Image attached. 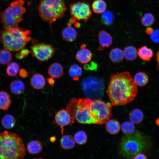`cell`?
Returning a JSON list of instances; mask_svg holds the SVG:
<instances>
[{
	"mask_svg": "<svg viewBox=\"0 0 159 159\" xmlns=\"http://www.w3.org/2000/svg\"><path fill=\"white\" fill-rule=\"evenodd\" d=\"M106 92L112 106L122 105L132 101L138 90L130 73L124 72L111 75Z\"/></svg>",
	"mask_w": 159,
	"mask_h": 159,
	"instance_id": "1",
	"label": "cell"
},
{
	"mask_svg": "<svg viewBox=\"0 0 159 159\" xmlns=\"http://www.w3.org/2000/svg\"><path fill=\"white\" fill-rule=\"evenodd\" d=\"M25 154L24 145L18 135L6 131L0 133V159H22Z\"/></svg>",
	"mask_w": 159,
	"mask_h": 159,
	"instance_id": "2",
	"label": "cell"
},
{
	"mask_svg": "<svg viewBox=\"0 0 159 159\" xmlns=\"http://www.w3.org/2000/svg\"><path fill=\"white\" fill-rule=\"evenodd\" d=\"M30 30L18 26L4 29L1 32L0 41L4 48L18 52L24 49L31 40Z\"/></svg>",
	"mask_w": 159,
	"mask_h": 159,
	"instance_id": "3",
	"label": "cell"
},
{
	"mask_svg": "<svg viewBox=\"0 0 159 159\" xmlns=\"http://www.w3.org/2000/svg\"><path fill=\"white\" fill-rule=\"evenodd\" d=\"M92 100L89 98L71 99L66 110L78 122L84 124H96L91 112L90 104Z\"/></svg>",
	"mask_w": 159,
	"mask_h": 159,
	"instance_id": "4",
	"label": "cell"
},
{
	"mask_svg": "<svg viewBox=\"0 0 159 159\" xmlns=\"http://www.w3.org/2000/svg\"><path fill=\"white\" fill-rule=\"evenodd\" d=\"M146 145L144 136L136 130L132 134L125 135L123 137L120 144L119 152L125 158H133L145 149Z\"/></svg>",
	"mask_w": 159,
	"mask_h": 159,
	"instance_id": "5",
	"label": "cell"
},
{
	"mask_svg": "<svg viewBox=\"0 0 159 159\" xmlns=\"http://www.w3.org/2000/svg\"><path fill=\"white\" fill-rule=\"evenodd\" d=\"M37 9L41 19L51 27L53 22L64 16L67 8L64 0H41Z\"/></svg>",
	"mask_w": 159,
	"mask_h": 159,
	"instance_id": "6",
	"label": "cell"
},
{
	"mask_svg": "<svg viewBox=\"0 0 159 159\" xmlns=\"http://www.w3.org/2000/svg\"><path fill=\"white\" fill-rule=\"evenodd\" d=\"M23 0L12 2L7 8L0 13L1 21L4 29L18 26L23 20V16L26 11Z\"/></svg>",
	"mask_w": 159,
	"mask_h": 159,
	"instance_id": "7",
	"label": "cell"
},
{
	"mask_svg": "<svg viewBox=\"0 0 159 159\" xmlns=\"http://www.w3.org/2000/svg\"><path fill=\"white\" fill-rule=\"evenodd\" d=\"M112 106L111 103L106 102L101 99L92 100L90 107L96 124H105L110 119L112 115Z\"/></svg>",
	"mask_w": 159,
	"mask_h": 159,
	"instance_id": "8",
	"label": "cell"
},
{
	"mask_svg": "<svg viewBox=\"0 0 159 159\" xmlns=\"http://www.w3.org/2000/svg\"><path fill=\"white\" fill-rule=\"evenodd\" d=\"M104 82L101 78L89 77L82 80L81 85L86 95L94 99H98L103 95Z\"/></svg>",
	"mask_w": 159,
	"mask_h": 159,
	"instance_id": "9",
	"label": "cell"
},
{
	"mask_svg": "<svg viewBox=\"0 0 159 159\" xmlns=\"http://www.w3.org/2000/svg\"><path fill=\"white\" fill-rule=\"evenodd\" d=\"M70 12L71 18L69 23L71 24L74 23L77 20L86 21L92 14L89 4L85 1H79L71 4Z\"/></svg>",
	"mask_w": 159,
	"mask_h": 159,
	"instance_id": "10",
	"label": "cell"
},
{
	"mask_svg": "<svg viewBox=\"0 0 159 159\" xmlns=\"http://www.w3.org/2000/svg\"><path fill=\"white\" fill-rule=\"evenodd\" d=\"M29 53L40 61H47L54 54L56 49L52 45L44 43L33 44L31 47Z\"/></svg>",
	"mask_w": 159,
	"mask_h": 159,
	"instance_id": "11",
	"label": "cell"
},
{
	"mask_svg": "<svg viewBox=\"0 0 159 159\" xmlns=\"http://www.w3.org/2000/svg\"><path fill=\"white\" fill-rule=\"evenodd\" d=\"M54 122L60 127L61 132L63 134L64 127L69 125H71L74 122V119L70 114L64 109L59 111L55 116Z\"/></svg>",
	"mask_w": 159,
	"mask_h": 159,
	"instance_id": "12",
	"label": "cell"
},
{
	"mask_svg": "<svg viewBox=\"0 0 159 159\" xmlns=\"http://www.w3.org/2000/svg\"><path fill=\"white\" fill-rule=\"evenodd\" d=\"M98 37L100 46L97 49L100 51L102 50L105 47H108L112 43L111 36L105 31L102 30L100 32Z\"/></svg>",
	"mask_w": 159,
	"mask_h": 159,
	"instance_id": "13",
	"label": "cell"
},
{
	"mask_svg": "<svg viewBox=\"0 0 159 159\" xmlns=\"http://www.w3.org/2000/svg\"><path fill=\"white\" fill-rule=\"evenodd\" d=\"M86 45L83 44L81 46V49L77 52L76 57L80 62L83 64L89 62L92 58V54L91 51L85 48Z\"/></svg>",
	"mask_w": 159,
	"mask_h": 159,
	"instance_id": "14",
	"label": "cell"
},
{
	"mask_svg": "<svg viewBox=\"0 0 159 159\" xmlns=\"http://www.w3.org/2000/svg\"><path fill=\"white\" fill-rule=\"evenodd\" d=\"M71 24L68 23L67 26L62 31V35L63 39L67 42H72L77 37L76 30L71 26Z\"/></svg>",
	"mask_w": 159,
	"mask_h": 159,
	"instance_id": "15",
	"label": "cell"
},
{
	"mask_svg": "<svg viewBox=\"0 0 159 159\" xmlns=\"http://www.w3.org/2000/svg\"><path fill=\"white\" fill-rule=\"evenodd\" d=\"M48 73L52 78H58L62 77L63 73L62 66L57 62L52 64L48 69Z\"/></svg>",
	"mask_w": 159,
	"mask_h": 159,
	"instance_id": "16",
	"label": "cell"
},
{
	"mask_svg": "<svg viewBox=\"0 0 159 159\" xmlns=\"http://www.w3.org/2000/svg\"><path fill=\"white\" fill-rule=\"evenodd\" d=\"M31 86L36 89H40L43 88L46 84V80L44 77L39 74H36L32 77L30 81Z\"/></svg>",
	"mask_w": 159,
	"mask_h": 159,
	"instance_id": "17",
	"label": "cell"
},
{
	"mask_svg": "<svg viewBox=\"0 0 159 159\" xmlns=\"http://www.w3.org/2000/svg\"><path fill=\"white\" fill-rule=\"evenodd\" d=\"M11 92L15 95H19L24 91L25 86L24 83L19 80H14L11 82L9 85Z\"/></svg>",
	"mask_w": 159,
	"mask_h": 159,
	"instance_id": "18",
	"label": "cell"
},
{
	"mask_svg": "<svg viewBox=\"0 0 159 159\" xmlns=\"http://www.w3.org/2000/svg\"><path fill=\"white\" fill-rule=\"evenodd\" d=\"M75 144L74 137L71 135H63L60 140L61 147L65 150L70 149L73 148Z\"/></svg>",
	"mask_w": 159,
	"mask_h": 159,
	"instance_id": "19",
	"label": "cell"
},
{
	"mask_svg": "<svg viewBox=\"0 0 159 159\" xmlns=\"http://www.w3.org/2000/svg\"><path fill=\"white\" fill-rule=\"evenodd\" d=\"M105 123L106 130L109 133L111 134H115L120 131V125L119 122L116 120H109Z\"/></svg>",
	"mask_w": 159,
	"mask_h": 159,
	"instance_id": "20",
	"label": "cell"
},
{
	"mask_svg": "<svg viewBox=\"0 0 159 159\" xmlns=\"http://www.w3.org/2000/svg\"><path fill=\"white\" fill-rule=\"evenodd\" d=\"M11 103L9 95L6 92L0 91V109L6 110L9 108Z\"/></svg>",
	"mask_w": 159,
	"mask_h": 159,
	"instance_id": "21",
	"label": "cell"
},
{
	"mask_svg": "<svg viewBox=\"0 0 159 159\" xmlns=\"http://www.w3.org/2000/svg\"><path fill=\"white\" fill-rule=\"evenodd\" d=\"M153 55L152 50L145 46L140 48L138 50V55L140 58L145 61H150Z\"/></svg>",
	"mask_w": 159,
	"mask_h": 159,
	"instance_id": "22",
	"label": "cell"
},
{
	"mask_svg": "<svg viewBox=\"0 0 159 159\" xmlns=\"http://www.w3.org/2000/svg\"><path fill=\"white\" fill-rule=\"evenodd\" d=\"M27 150L30 154H37L42 150V145L41 142L38 140H32L28 144Z\"/></svg>",
	"mask_w": 159,
	"mask_h": 159,
	"instance_id": "23",
	"label": "cell"
},
{
	"mask_svg": "<svg viewBox=\"0 0 159 159\" xmlns=\"http://www.w3.org/2000/svg\"><path fill=\"white\" fill-rule=\"evenodd\" d=\"M144 115L143 112L140 109H135L132 110L129 113V119L134 124H138L143 120Z\"/></svg>",
	"mask_w": 159,
	"mask_h": 159,
	"instance_id": "24",
	"label": "cell"
},
{
	"mask_svg": "<svg viewBox=\"0 0 159 159\" xmlns=\"http://www.w3.org/2000/svg\"><path fill=\"white\" fill-rule=\"evenodd\" d=\"M123 53L125 59L129 61L134 60L138 56V50L135 47L131 46L126 47L124 49Z\"/></svg>",
	"mask_w": 159,
	"mask_h": 159,
	"instance_id": "25",
	"label": "cell"
},
{
	"mask_svg": "<svg viewBox=\"0 0 159 159\" xmlns=\"http://www.w3.org/2000/svg\"><path fill=\"white\" fill-rule=\"evenodd\" d=\"M124 57L123 51L118 48L112 49L110 52L109 57L114 62H118L122 61Z\"/></svg>",
	"mask_w": 159,
	"mask_h": 159,
	"instance_id": "26",
	"label": "cell"
},
{
	"mask_svg": "<svg viewBox=\"0 0 159 159\" xmlns=\"http://www.w3.org/2000/svg\"><path fill=\"white\" fill-rule=\"evenodd\" d=\"M134 80L137 86L143 87L148 83L149 77L145 73L140 72L137 73L134 77Z\"/></svg>",
	"mask_w": 159,
	"mask_h": 159,
	"instance_id": "27",
	"label": "cell"
},
{
	"mask_svg": "<svg viewBox=\"0 0 159 159\" xmlns=\"http://www.w3.org/2000/svg\"><path fill=\"white\" fill-rule=\"evenodd\" d=\"M1 123L3 126L7 129H10L13 128L16 123L15 118L10 114H6L2 118Z\"/></svg>",
	"mask_w": 159,
	"mask_h": 159,
	"instance_id": "28",
	"label": "cell"
},
{
	"mask_svg": "<svg viewBox=\"0 0 159 159\" xmlns=\"http://www.w3.org/2000/svg\"><path fill=\"white\" fill-rule=\"evenodd\" d=\"M107 6V4L104 0H95L92 4L93 11L97 14L103 13L105 11Z\"/></svg>",
	"mask_w": 159,
	"mask_h": 159,
	"instance_id": "29",
	"label": "cell"
},
{
	"mask_svg": "<svg viewBox=\"0 0 159 159\" xmlns=\"http://www.w3.org/2000/svg\"><path fill=\"white\" fill-rule=\"evenodd\" d=\"M68 74L75 80H77L82 74V70L81 67L74 64L72 65L68 70Z\"/></svg>",
	"mask_w": 159,
	"mask_h": 159,
	"instance_id": "30",
	"label": "cell"
},
{
	"mask_svg": "<svg viewBox=\"0 0 159 159\" xmlns=\"http://www.w3.org/2000/svg\"><path fill=\"white\" fill-rule=\"evenodd\" d=\"M115 15L112 11H105L101 16V21L102 23L106 26H109L113 23L115 19Z\"/></svg>",
	"mask_w": 159,
	"mask_h": 159,
	"instance_id": "31",
	"label": "cell"
},
{
	"mask_svg": "<svg viewBox=\"0 0 159 159\" xmlns=\"http://www.w3.org/2000/svg\"><path fill=\"white\" fill-rule=\"evenodd\" d=\"M12 55L8 49L4 48L0 49V64L3 65L8 64L11 61Z\"/></svg>",
	"mask_w": 159,
	"mask_h": 159,
	"instance_id": "32",
	"label": "cell"
},
{
	"mask_svg": "<svg viewBox=\"0 0 159 159\" xmlns=\"http://www.w3.org/2000/svg\"><path fill=\"white\" fill-rule=\"evenodd\" d=\"M19 68V66L17 63L14 62H12L8 65L6 72L9 76L14 77L17 74Z\"/></svg>",
	"mask_w": 159,
	"mask_h": 159,
	"instance_id": "33",
	"label": "cell"
},
{
	"mask_svg": "<svg viewBox=\"0 0 159 159\" xmlns=\"http://www.w3.org/2000/svg\"><path fill=\"white\" fill-rule=\"evenodd\" d=\"M121 129L125 135L131 134L135 131V126L131 122L125 121L122 124Z\"/></svg>",
	"mask_w": 159,
	"mask_h": 159,
	"instance_id": "34",
	"label": "cell"
},
{
	"mask_svg": "<svg viewBox=\"0 0 159 159\" xmlns=\"http://www.w3.org/2000/svg\"><path fill=\"white\" fill-rule=\"evenodd\" d=\"M74 138L75 143L78 145H82L86 143L87 136L84 131L80 130L75 134Z\"/></svg>",
	"mask_w": 159,
	"mask_h": 159,
	"instance_id": "35",
	"label": "cell"
},
{
	"mask_svg": "<svg viewBox=\"0 0 159 159\" xmlns=\"http://www.w3.org/2000/svg\"><path fill=\"white\" fill-rule=\"evenodd\" d=\"M154 16L151 13H147L144 14L141 19L142 24L145 26H151L155 21Z\"/></svg>",
	"mask_w": 159,
	"mask_h": 159,
	"instance_id": "36",
	"label": "cell"
},
{
	"mask_svg": "<svg viewBox=\"0 0 159 159\" xmlns=\"http://www.w3.org/2000/svg\"><path fill=\"white\" fill-rule=\"evenodd\" d=\"M17 52L15 54V57L19 59H21L25 57L29 53L28 50L24 49Z\"/></svg>",
	"mask_w": 159,
	"mask_h": 159,
	"instance_id": "37",
	"label": "cell"
},
{
	"mask_svg": "<svg viewBox=\"0 0 159 159\" xmlns=\"http://www.w3.org/2000/svg\"><path fill=\"white\" fill-rule=\"evenodd\" d=\"M152 41L156 43H159V29H155L150 34Z\"/></svg>",
	"mask_w": 159,
	"mask_h": 159,
	"instance_id": "38",
	"label": "cell"
},
{
	"mask_svg": "<svg viewBox=\"0 0 159 159\" xmlns=\"http://www.w3.org/2000/svg\"><path fill=\"white\" fill-rule=\"evenodd\" d=\"M19 74L20 76L22 78H25L28 75L26 71L23 69H21L19 70Z\"/></svg>",
	"mask_w": 159,
	"mask_h": 159,
	"instance_id": "39",
	"label": "cell"
},
{
	"mask_svg": "<svg viewBox=\"0 0 159 159\" xmlns=\"http://www.w3.org/2000/svg\"><path fill=\"white\" fill-rule=\"evenodd\" d=\"M134 159H147V156L144 154L140 153L136 155L133 158Z\"/></svg>",
	"mask_w": 159,
	"mask_h": 159,
	"instance_id": "40",
	"label": "cell"
},
{
	"mask_svg": "<svg viewBox=\"0 0 159 159\" xmlns=\"http://www.w3.org/2000/svg\"><path fill=\"white\" fill-rule=\"evenodd\" d=\"M156 60L157 62V68L159 69V49L156 54Z\"/></svg>",
	"mask_w": 159,
	"mask_h": 159,
	"instance_id": "41",
	"label": "cell"
},
{
	"mask_svg": "<svg viewBox=\"0 0 159 159\" xmlns=\"http://www.w3.org/2000/svg\"><path fill=\"white\" fill-rule=\"evenodd\" d=\"M153 31V29L151 28L148 27L146 29V32L147 34L150 35L152 33Z\"/></svg>",
	"mask_w": 159,
	"mask_h": 159,
	"instance_id": "42",
	"label": "cell"
},
{
	"mask_svg": "<svg viewBox=\"0 0 159 159\" xmlns=\"http://www.w3.org/2000/svg\"><path fill=\"white\" fill-rule=\"evenodd\" d=\"M48 82L51 85H53L54 83V80L52 78L48 79Z\"/></svg>",
	"mask_w": 159,
	"mask_h": 159,
	"instance_id": "43",
	"label": "cell"
},
{
	"mask_svg": "<svg viewBox=\"0 0 159 159\" xmlns=\"http://www.w3.org/2000/svg\"></svg>",
	"mask_w": 159,
	"mask_h": 159,
	"instance_id": "44",
	"label": "cell"
}]
</instances>
